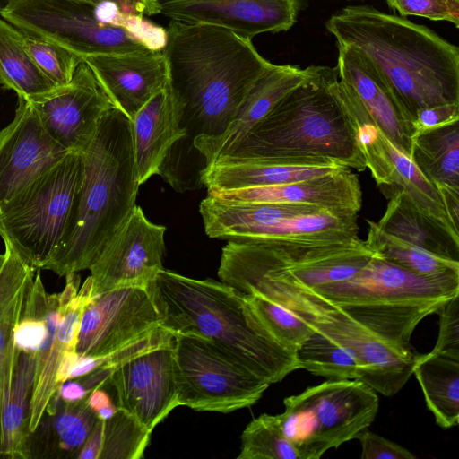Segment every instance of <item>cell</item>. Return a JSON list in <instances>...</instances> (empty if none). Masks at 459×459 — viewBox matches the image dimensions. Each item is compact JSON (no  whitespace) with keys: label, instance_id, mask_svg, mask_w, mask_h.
Listing matches in <instances>:
<instances>
[{"label":"cell","instance_id":"1","mask_svg":"<svg viewBox=\"0 0 459 459\" xmlns=\"http://www.w3.org/2000/svg\"><path fill=\"white\" fill-rule=\"evenodd\" d=\"M325 27L336 44L368 60L412 126L424 108L459 104V48L427 26L368 5H350Z\"/></svg>","mask_w":459,"mask_h":459},{"label":"cell","instance_id":"2","mask_svg":"<svg viewBox=\"0 0 459 459\" xmlns=\"http://www.w3.org/2000/svg\"><path fill=\"white\" fill-rule=\"evenodd\" d=\"M308 67L306 80L212 164L342 166L364 171L365 159L337 66Z\"/></svg>","mask_w":459,"mask_h":459},{"label":"cell","instance_id":"3","mask_svg":"<svg viewBox=\"0 0 459 459\" xmlns=\"http://www.w3.org/2000/svg\"><path fill=\"white\" fill-rule=\"evenodd\" d=\"M169 85L185 103L194 135L221 134L272 65L252 39L221 27L170 20L163 46Z\"/></svg>","mask_w":459,"mask_h":459},{"label":"cell","instance_id":"4","mask_svg":"<svg viewBox=\"0 0 459 459\" xmlns=\"http://www.w3.org/2000/svg\"><path fill=\"white\" fill-rule=\"evenodd\" d=\"M162 316L173 334L209 341L270 385L299 369L296 354L267 333L247 295L222 281L197 280L161 269L151 281Z\"/></svg>","mask_w":459,"mask_h":459},{"label":"cell","instance_id":"5","mask_svg":"<svg viewBox=\"0 0 459 459\" xmlns=\"http://www.w3.org/2000/svg\"><path fill=\"white\" fill-rule=\"evenodd\" d=\"M82 183L63 238L42 269L59 276L89 269L136 206L131 120L113 108L83 152Z\"/></svg>","mask_w":459,"mask_h":459},{"label":"cell","instance_id":"6","mask_svg":"<svg viewBox=\"0 0 459 459\" xmlns=\"http://www.w3.org/2000/svg\"><path fill=\"white\" fill-rule=\"evenodd\" d=\"M257 295L288 309L336 308L381 338L411 347V337L418 324L459 295V278L419 274L374 253L369 262L346 281Z\"/></svg>","mask_w":459,"mask_h":459},{"label":"cell","instance_id":"7","mask_svg":"<svg viewBox=\"0 0 459 459\" xmlns=\"http://www.w3.org/2000/svg\"><path fill=\"white\" fill-rule=\"evenodd\" d=\"M1 16L21 31L52 40L81 57L162 49L165 42V29L108 4L14 0Z\"/></svg>","mask_w":459,"mask_h":459},{"label":"cell","instance_id":"8","mask_svg":"<svg viewBox=\"0 0 459 459\" xmlns=\"http://www.w3.org/2000/svg\"><path fill=\"white\" fill-rule=\"evenodd\" d=\"M83 173V152H70L0 206V236L36 270L63 238Z\"/></svg>","mask_w":459,"mask_h":459},{"label":"cell","instance_id":"9","mask_svg":"<svg viewBox=\"0 0 459 459\" xmlns=\"http://www.w3.org/2000/svg\"><path fill=\"white\" fill-rule=\"evenodd\" d=\"M283 403L280 424L299 459H319L356 438L379 407L376 391L357 379L327 380L286 397Z\"/></svg>","mask_w":459,"mask_h":459},{"label":"cell","instance_id":"10","mask_svg":"<svg viewBox=\"0 0 459 459\" xmlns=\"http://www.w3.org/2000/svg\"><path fill=\"white\" fill-rule=\"evenodd\" d=\"M173 350L179 406L229 413L255 404L270 385L199 336L174 334Z\"/></svg>","mask_w":459,"mask_h":459},{"label":"cell","instance_id":"11","mask_svg":"<svg viewBox=\"0 0 459 459\" xmlns=\"http://www.w3.org/2000/svg\"><path fill=\"white\" fill-rule=\"evenodd\" d=\"M174 334L163 326L126 346L119 360L103 366L116 405L152 432L179 406L175 375Z\"/></svg>","mask_w":459,"mask_h":459},{"label":"cell","instance_id":"12","mask_svg":"<svg viewBox=\"0 0 459 459\" xmlns=\"http://www.w3.org/2000/svg\"><path fill=\"white\" fill-rule=\"evenodd\" d=\"M290 310L346 349L356 362L357 380L376 392L393 396L413 374L418 354L412 347L390 342L333 307H297Z\"/></svg>","mask_w":459,"mask_h":459},{"label":"cell","instance_id":"13","mask_svg":"<svg viewBox=\"0 0 459 459\" xmlns=\"http://www.w3.org/2000/svg\"><path fill=\"white\" fill-rule=\"evenodd\" d=\"M162 327L151 282L114 288L91 299L82 316L76 352L105 357Z\"/></svg>","mask_w":459,"mask_h":459},{"label":"cell","instance_id":"14","mask_svg":"<svg viewBox=\"0 0 459 459\" xmlns=\"http://www.w3.org/2000/svg\"><path fill=\"white\" fill-rule=\"evenodd\" d=\"M28 101L48 133L76 152L89 147L102 117L116 108L83 60L69 83Z\"/></svg>","mask_w":459,"mask_h":459},{"label":"cell","instance_id":"15","mask_svg":"<svg viewBox=\"0 0 459 459\" xmlns=\"http://www.w3.org/2000/svg\"><path fill=\"white\" fill-rule=\"evenodd\" d=\"M165 231L136 205L88 269L92 299L119 286L150 283L163 268Z\"/></svg>","mask_w":459,"mask_h":459},{"label":"cell","instance_id":"16","mask_svg":"<svg viewBox=\"0 0 459 459\" xmlns=\"http://www.w3.org/2000/svg\"><path fill=\"white\" fill-rule=\"evenodd\" d=\"M68 152L48 133L30 102L18 98L13 120L0 130V206Z\"/></svg>","mask_w":459,"mask_h":459},{"label":"cell","instance_id":"17","mask_svg":"<svg viewBox=\"0 0 459 459\" xmlns=\"http://www.w3.org/2000/svg\"><path fill=\"white\" fill-rule=\"evenodd\" d=\"M337 46L340 87L352 119L372 124L410 157L413 126L403 115L385 82L361 54L348 46Z\"/></svg>","mask_w":459,"mask_h":459},{"label":"cell","instance_id":"18","mask_svg":"<svg viewBox=\"0 0 459 459\" xmlns=\"http://www.w3.org/2000/svg\"><path fill=\"white\" fill-rule=\"evenodd\" d=\"M169 20L209 24L252 39L289 30L306 0H155Z\"/></svg>","mask_w":459,"mask_h":459},{"label":"cell","instance_id":"19","mask_svg":"<svg viewBox=\"0 0 459 459\" xmlns=\"http://www.w3.org/2000/svg\"><path fill=\"white\" fill-rule=\"evenodd\" d=\"M359 149L380 192L390 199L399 192L424 212L449 225L455 231L437 187L372 124L354 121Z\"/></svg>","mask_w":459,"mask_h":459},{"label":"cell","instance_id":"20","mask_svg":"<svg viewBox=\"0 0 459 459\" xmlns=\"http://www.w3.org/2000/svg\"><path fill=\"white\" fill-rule=\"evenodd\" d=\"M115 107L130 120L168 82L162 49L82 57Z\"/></svg>","mask_w":459,"mask_h":459},{"label":"cell","instance_id":"21","mask_svg":"<svg viewBox=\"0 0 459 459\" xmlns=\"http://www.w3.org/2000/svg\"><path fill=\"white\" fill-rule=\"evenodd\" d=\"M184 117L185 103L168 82L132 117L135 172L140 186L161 173L174 144L187 135Z\"/></svg>","mask_w":459,"mask_h":459},{"label":"cell","instance_id":"22","mask_svg":"<svg viewBox=\"0 0 459 459\" xmlns=\"http://www.w3.org/2000/svg\"><path fill=\"white\" fill-rule=\"evenodd\" d=\"M208 195L232 202L305 204L358 213L362 205L359 178L346 167L297 182Z\"/></svg>","mask_w":459,"mask_h":459},{"label":"cell","instance_id":"23","mask_svg":"<svg viewBox=\"0 0 459 459\" xmlns=\"http://www.w3.org/2000/svg\"><path fill=\"white\" fill-rule=\"evenodd\" d=\"M309 74V67L272 64L255 82L235 117L216 136L196 135L193 146L204 156L205 166L213 163L228 148L244 137L273 107Z\"/></svg>","mask_w":459,"mask_h":459},{"label":"cell","instance_id":"24","mask_svg":"<svg viewBox=\"0 0 459 459\" xmlns=\"http://www.w3.org/2000/svg\"><path fill=\"white\" fill-rule=\"evenodd\" d=\"M80 287L77 273L65 275V286L60 292L61 316L55 333L50 351L42 366L35 369L30 403V431H33L51 397L57 392L56 373L68 352L76 351L78 333L82 314L91 300L90 276Z\"/></svg>","mask_w":459,"mask_h":459},{"label":"cell","instance_id":"25","mask_svg":"<svg viewBox=\"0 0 459 459\" xmlns=\"http://www.w3.org/2000/svg\"><path fill=\"white\" fill-rule=\"evenodd\" d=\"M83 400L68 403L57 392L27 441V459H76L98 421Z\"/></svg>","mask_w":459,"mask_h":459},{"label":"cell","instance_id":"26","mask_svg":"<svg viewBox=\"0 0 459 459\" xmlns=\"http://www.w3.org/2000/svg\"><path fill=\"white\" fill-rule=\"evenodd\" d=\"M376 224L384 232L434 255L459 262V232L421 211L403 192L388 199Z\"/></svg>","mask_w":459,"mask_h":459},{"label":"cell","instance_id":"27","mask_svg":"<svg viewBox=\"0 0 459 459\" xmlns=\"http://www.w3.org/2000/svg\"><path fill=\"white\" fill-rule=\"evenodd\" d=\"M342 166L275 163L212 164L199 172L200 182L215 194L255 186L297 182L333 172Z\"/></svg>","mask_w":459,"mask_h":459},{"label":"cell","instance_id":"28","mask_svg":"<svg viewBox=\"0 0 459 459\" xmlns=\"http://www.w3.org/2000/svg\"><path fill=\"white\" fill-rule=\"evenodd\" d=\"M36 353L19 351L12 387L0 415V458L27 459Z\"/></svg>","mask_w":459,"mask_h":459},{"label":"cell","instance_id":"29","mask_svg":"<svg viewBox=\"0 0 459 459\" xmlns=\"http://www.w3.org/2000/svg\"><path fill=\"white\" fill-rule=\"evenodd\" d=\"M410 158L440 194L459 193L458 121L417 133Z\"/></svg>","mask_w":459,"mask_h":459},{"label":"cell","instance_id":"30","mask_svg":"<svg viewBox=\"0 0 459 459\" xmlns=\"http://www.w3.org/2000/svg\"><path fill=\"white\" fill-rule=\"evenodd\" d=\"M413 374L436 422L448 429L459 422V360L429 352L418 354Z\"/></svg>","mask_w":459,"mask_h":459},{"label":"cell","instance_id":"31","mask_svg":"<svg viewBox=\"0 0 459 459\" xmlns=\"http://www.w3.org/2000/svg\"><path fill=\"white\" fill-rule=\"evenodd\" d=\"M0 84L27 100L56 88L29 54L22 34L0 19Z\"/></svg>","mask_w":459,"mask_h":459},{"label":"cell","instance_id":"32","mask_svg":"<svg viewBox=\"0 0 459 459\" xmlns=\"http://www.w3.org/2000/svg\"><path fill=\"white\" fill-rule=\"evenodd\" d=\"M368 224L366 246L383 259L413 273L433 277L459 278V262L434 255L381 230L376 221Z\"/></svg>","mask_w":459,"mask_h":459},{"label":"cell","instance_id":"33","mask_svg":"<svg viewBox=\"0 0 459 459\" xmlns=\"http://www.w3.org/2000/svg\"><path fill=\"white\" fill-rule=\"evenodd\" d=\"M299 368L328 380L358 379L356 362L338 342L314 328L296 351Z\"/></svg>","mask_w":459,"mask_h":459},{"label":"cell","instance_id":"34","mask_svg":"<svg viewBox=\"0 0 459 459\" xmlns=\"http://www.w3.org/2000/svg\"><path fill=\"white\" fill-rule=\"evenodd\" d=\"M100 436L99 459H139L149 444V432L134 417L117 408L107 420H98Z\"/></svg>","mask_w":459,"mask_h":459},{"label":"cell","instance_id":"35","mask_svg":"<svg viewBox=\"0 0 459 459\" xmlns=\"http://www.w3.org/2000/svg\"><path fill=\"white\" fill-rule=\"evenodd\" d=\"M238 459H299L284 435L277 415L261 414L253 419L241 434Z\"/></svg>","mask_w":459,"mask_h":459},{"label":"cell","instance_id":"36","mask_svg":"<svg viewBox=\"0 0 459 459\" xmlns=\"http://www.w3.org/2000/svg\"><path fill=\"white\" fill-rule=\"evenodd\" d=\"M267 333L285 350L295 353L314 328L293 311L257 294H246Z\"/></svg>","mask_w":459,"mask_h":459},{"label":"cell","instance_id":"37","mask_svg":"<svg viewBox=\"0 0 459 459\" xmlns=\"http://www.w3.org/2000/svg\"><path fill=\"white\" fill-rule=\"evenodd\" d=\"M22 34L29 54L44 74L57 87L69 83L82 58L52 40Z\"/></svg>","mask_w":459,"mask_h":459},{"label":"cell","instance_id":"38","mask_svg":"<svg viewBox=\"0 0 459 459\" xmlns=\"http://www.w3.org/2000/svg\"><path fill=\"white\" fill-rule=\"evenodd\" d=\"M32 281L21 290L0 316V415L12 387L19 355L13 343V332L21 319L26 293Z\"/></svg>","mask_w":459,"mask_h":459},{"label":"cell","instance_id":"39","mask_svg":"<svg viewBox=\"0 0 459 459\" xmlns=\"http://www.w3.org/2000/svg\"><path fill=\"white\" fill-rule=\"evenodd\" d=\"M4 243V259L0 264V316L21 290L33 281L36 270L7 241Z\"/></svg>","mask_w":459,"mask_h":459},{"label":"cell","instance_id":"40","mask_svg":"<svg viewBox=\"0 0 459 459\" xmlns=\"http://www.w3.org/2000/svg\"><path fill=\"white\" fill-rule=\"evenodd\" d=\"M402 17L420 16L459 27V0H385Z\"/></svg>","mask_w":459,"mask_h":459},{"label":"cell","instance_id":"41","mask_svg":"<svg viewBox=\"0 0 459 459\" xmlns=\"http://www.w3.org/2000/svg\"><path fill=\"white\" fill-rule=\"evenodd\" d=\"M437 313L439 333L431 352L459 360V295L449 300Z\"/></svg>","mask_w":459,"mask_h":459},{"label":"cell","instance_id":"42","mask_svg":"<svg viewBox=\"0 0 459 459\" xmlns=\"http://www.w3.org/2000/svg\"><path fill=\"white\" fill-rule=\"evenodd\" d=\"M361 445V459H415L405 447L366 429L357 437Z\"/></svg>","mask_w":459,"mask_h":459},{"label":"cell","instance_id":"43","mask_svg":"<svg viewBox=\"0 0 459 459\" xmlns=\"http://www.w3.org/2000/svg\"><path fill=\"white\" fill-rule=\"evenodd\" d=\"M458 119L459 104H444L424 108L419 112L413 124L414 135L427 129L457 122Z\"/></svg>","mask_w":459,"mask_h":459},{"label":"cell","instance_id":"44","mask_svg":"<svg viewBox=\"0 0 459 459\" xmlns=\"http://www.w3.org/2000/svg\"><path fill=\"white\" fill-rule=\"evenodd\" d=\"M94 5L112 4L122 13L137 17L160 14V8L155 0H81Z\"/></svg>","mask_w":459,"mask_h":459},{"label":"cell","instance_id":"45","mask_svg":"<svg viewBox=\"0 0 459 459\" xmlns=\"http://www.w3.org/2000/svg\"><path fill=\"white\" fill-rule=\"evenodd\" d=\"M90 393L79 378L66 380L58 388L60 398L68 403L83 400Z\"/></svg>","mask_w":459,"mask_h":459},{"label":"cell","instance_id":"46","mask_svg":"<svg viewBox=\"0 0 459 459\" xmlns=\"http://www.w3.org/2000/svg\"><path fill=\"white\" fill-rule=\"evenodd\" d=\"M87 403L95 412L104 407L116 404L112 402L108 394L102 388L92 390L87 396Z\"/></svg>","mask_w":459,"mask_h":459},{"label":"cell","instance_id":"47","mask_svg":"<svg viewBox=\"0 0 459 459\" xmlns=\"http://www.w3.org/2000/svg\"><path fill=\"white\" fill-rule=\"evenodd\" d=\"M117 409V405L112 404L99 410L96 414L99 420H107L115 414Z\"/></svg>","mask_w":459,"mask_h":459},{"label":"cell","instance_id":"48","mask_svg":"<svg viewBox=\"0 0 459 459\" xmlns=\"http://www.w3.org/2000/svg\"><path fill=\"white\" fill-rule=\"evenodd\" d=\"M14 0H0V15L10 6Z\"/></svg>","mask_w":459,"mask_h":459},{"label":"cell","instance_id":"49","mask_svg":"<svg viewBox=\"0 0 459 459\" xmlns=\"http://www.w3.org/2000/svg\"><path fill=\"white\" fill-rule=\"evenodd\" d=\"M3 259H4V254H3V255H2V254H0V264H1V263L3 262Z\"/></svg>","mask_w":459,"mask_h":459}]
</instances>
